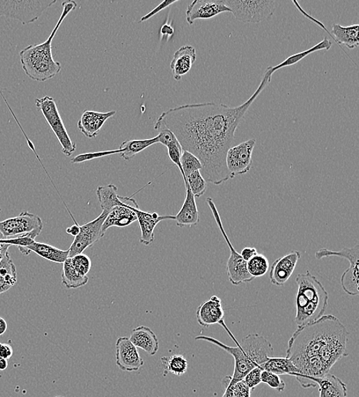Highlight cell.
Listing matches in <instances>:
<instances>
[{
  "instance_id": "74e56055",
  "label": "cell",
  "mask_w": 359,
  "mask_h": 397,
  "mask_svg": "<svg viewBox=\"0 0 359 397\" xmlns=\"http://www.w3.org/2000/svg\"><path fill=\"white\" fill-rule=\"evenodd\" d=\"M71 266L80 276H87L89 273L92 262L90 257L85 254H79L69 257Z\"/></svg>"
},
{
  "instance_id": "d590c367",
  "label": "cell",
  "mask_w": 359,
  "mask_h": 397,
  "mask_svg": "<svg viewBox=\"0 0 359 397\" xmlns=\"http://www.w3.org/2000/svg\"><path fill=\"white\" fill-rule=\"evenodd\" d=\"M186 183L195 197H200L207 192V182L204 179L200 171L189 174Z\"/></svg>"
},
{
  "instance_id": "7a4b0ae2",
  "label": "cell",
  "mask_w": 359,
  "mask_h": 397,
  "mask_svg": "<svg viewBox=\"0 0 359 397\" xmlns=\"http://www.w3.org/2000/svg\"><path fill=\"white\" fill-rule=\"evenodd\" d=\"M349 332L339 318L324 315L298 327L288 342L287 358L298 371L292 373L303 388L316 387L315 378L325 376L336 362L348 356Z\"/></svg>"
},
{
  "instance_id": "7c38bea8",
  "label": "cell",
  "mask_w": 359,
  "mask_h": 397,
  "mask_svg": "<svg viewBox=\"0 0 359 397\" xmlns=\"http://www.w3.org/2000/svg\"><path fill=\"white\" fill-rule=\"evenodd\" d=\"M256 139L252 138L231 147L226 154V166L232 179L238 175H243L250 172L252 167V154L256 145Z\"/></svg>"
},
{
  "instance_id": "9a60e30c",
  "label": "cell",
  "mask_w": 359,
  "mask_h": 397,
  "mask_svg": "<svg viewBox=\"0 0 359 397\" xmlns=\"http://www.w3.org/2000/svg\"><path fill=\"white\" fill-rule=\"evenodd\" d=\"M225 12H231L225 0H195L187 7L186 20L192 26L196 20L210 19Z\"/></svg>"
},
{
  "instance_id": "7bdbcfd3",
  "label": "cell",
  "mask_w": 359,
  "mask_h": 397,
  "mask_svg": "<svg viewBox=\"0 0 359 397\" xmlns=\"http://www.w3.org/2000/svg\"><path fill=\"white\" fill-rule=\"evenodd\" d=\"M177 2L178 0H165V1L161 3L159 6H157L155 9H153L148 14H146V16L143 17L140 21V23H143V21L149 20L150 18L155 16V15L159 13L160 11H163L164 10L166 9L167 7L170 6L171 5Z\"/></svg>"
},
{
  "instance_id": "484cf974",
  "label": "cell",
  "mask_w": 359,
  "mask_h": 397,
  "mask_svg": "<svg viewBox=\"0 0 359 397\" xmlns=\"http://www.w3.org/2000/svg\"><path fill=\"white\" fill-rule=\"evenodd\" d=\"M313 382L319 387V397H347V385L333 374L329 373Z\"/></svg>"
},
{
  "instance_id": "816d5d0a",
  "label": "cell",
  "mask_w": 359,
  "mask_h": 397,
  "mask_svg": "<svg viewBox=\"0 0 359 397\" xmlns=\"http://www.w3.org/2000/svg\"><path fill=\"white\" fill-rule=\"evenodd\" d=\"M57 397H62V396H57Z\"/></svg>"
},
{
  "instance_id": "ab89813d",
  "label": "cell",
  "mask_w": 359,
  "mask_h": 397,
  "mask_svg": "<svg viewBox=\"0 0 359 397\" xmlns=\"http://www.w3.org/2000/svg\"><path fill=\"white\" fill-rule=\"evenodd\" d=\"M261 382L276 389L278 392H283L286 387L284 381L280 378L279 375L266 371H262L261 372Z\"/></svg>"
},
{
  "instance_id": "f6af8a7d",
  "label": "cell",
  "mask_w": 359,
  "mask_h": 397,
  "mask_svg": "<svg viewBox=\"0 0 359 397\" xmlns=\"http://www.w3.org/2000/svg\"><path fill=\"white\" fill-rule=\"evenodd\" d=\"M258 253L255 248L246 247L243 249L240 255L243 257V259L247 262L252 257Z\"/></svg>"
},
{
  "instance_id": "52a82bcc",
  "label": "cell",
  "mask_w": 359,
  "mask_h": 397,
  "mask_svg": "<svg viewBox=\"0 0 359 397\" xmlns=\"http://www.w3.org/2000/svg\"><path fill=\"white\" fill-rule=\"evenodd\" d=\"M207 202L211 211L212 215H213L215 218L218 229L221 231L227 246H228L230 250V257L226 264V270L227 274H228L229 281L234 286H239L241 284L252 282L254 278L249 274L247 268V261H245L240 253L234 249L228 235H227L221 216L219 215V212L216 208L213 198L208 197L207 198Z\"/></svg>"
},
{
  "instance_id": "f1b7e54d",
  "label": "cell",
  "mask_w": 359,
  "mask_h": 397,
  "mask_svg": "<svg viewBox=\"0 0 359 397\" xmlns=\"http://www.w3.org/2000/svg\"><path fill=\"white\" fill-rule=\"evenodd\" d=\"M159 143V136L148 139H141V140H127L124 141L120 146L121 157L126 160H130L134 158L137 154L141 153L150 146Z\"/></svg>"
},
{
  "instance_id": "f35d334b",
  "label": "cell",
  "mask_w": 359,
  "mask_h": 397,
  "mask_svg": "<svg viewBox=\"0 0 359 397\" xmlns=\"http://www.w3.org/2000/svg\"><path fill=\"white\" fill-rule=\"evenodd\" d=\"M121 151L120 149L117 150H110V151H103L98 152H90L78 154L75 158L71 160L72 164H80L86 163V161L91 160L94 159H98L100 158H104L110 156H113V154H121Z\"/></svg>"
},
{
  "instance_id": "ee69618b",
  "label": "cell",
  "mask_w": 359,
  "mask_h": 397,
  "mask_svg": "<svg viewBox=\"0 0 359 397\" xmlns=\"http://www.w3.org/2000/svg\"><path fill=\"white\" fill-rule=\"evenodd\" d=\"M13 354V350L10 344L0 343V358H4L8 361Z\"/></svg>"
},
{
  "instance_id": "bcb514c9",
  "label": "cell",
  "mask_w": 359,
  "mask_h": 397,
  "mask_svg": "<svg viewBox=\"0 0 359 397\" xmlns=\"http://www.w3.org/2000/svg\"><path fill=\"white\" fill-rule=\"evenodd\" d=\"M160 33L163 36L171 37L174 34V28L171 25L166 24L160 28Z\"/></svg>"
},
{
  "instance_id": "44dd1931",
  "label": "cell",
  "mask_w": 359,
  "mask_h": 397,
  "mask_svg": "<svg viewBox=\"0 0 359 397\" xmlns=\"http://www.w3.org/2000/svg\"><path fill=\"white\" fill-rule=\"evenodd\" d=\"M186 194L185 201L177 216H175V223L178 227H192L199 224L200 221V212L198 210L195 197L190 190L188 183H185Z\"/></svg>"
},
{
  "instance_id": "ba28073f",
  "label": "cell",
  "mask_w": 359,
  "mask_h": 397,
  "mask_svg": "<svg viewBox=\"0 0 359 397\" xmlns=\"http://www.w3.org/2000/svg\"><path fill=\"white\" fill-rule=\"evenodd\" d=\"M37 107L49 126L53 131L58 142L62 145V151L66 157H71L76 150V144L71 141L67 129H66L55 100L49 95L35 100Z\"/></svg>"
},
{
  "instance_id": "4fadbf2b",
  "label": "cell",
  "mask_w": 359,
  "mask_h": 397,
  "mask_svg": "<svg viewBox=\"0 0 359 397\" xmlns=\"http://www.w3.org/2000/svg\"><path fill=\"white\" fill-rule=\"evenodd\" d=\"M43 223L40 216L27 211L18 216L0 221V234L4 239H12L36 230L42 231Z\"/></svg>"
},
{
  "instance_id": "9c48e42d",
  "label": "cell",
  "mask_w": 359,
  "mask_h": 397,
  "mask_svg": "<svg viewBox=\"0 0 359 397\" xmlns=\"http://www.w3.org/2000/svg\"><path fill=\"white\" fill-rule=\"evenodd\" d=\"M234 18L245 24H260L272 17L277 2L265 0H225Z\"/></svg>"
},
{
  "instance_id": "681fc988",
  "label": "cell",
  "mask_w": 359,
  "mask_h": 397,
  "mask_svg": "<svg viewBox=\"0 0 359 397\" xmlns=\"http://www.w3.org/2000/svg\"><path fill=\"white\" fill-rule=\"evenodd\" d=\"M8 367V361L4 358H0V371H3Z\"/></svg>"
},
{
  "instance_id": "603a6c76",
  "label": "cell",
  "mask_w": 359,
  "mask_h": 397,
  "mask_svg": "<svg viewBox=\"0 0 359 397\" xmlns=\"http://www.w3.org/2000/svg\"><path fill=\"white\" fill-rule=\"evenodd\" d=\"M97 196L102 211L110 212L116 207H130V203H137L133 198L117 194V187L112 185L98 187Z\"/></svg>"
},
{
  "instance_id": "d6a6232c",
  "label": "cell",
  "mask_w": 359,
  "mask_h": 397,
  "mask_svg": "<svg viewBox=\"0 0 359 397\" xmlns=\"http://www.w3.org/2000/svg\"><path fill=\"white\" fill-rule=\"evenodd\" d=\"M166 373H172L177 376L186 373L189 363L186 358L182 355H173L161 358Z\"/></svg>"
},
{
  "instance_id": "2e32d148",
  "label": "cell",
  "mask_w": 359,
  "mask_h": 397,
  "mask_svg": "<svg viewBox=\"0 0 359 397\" xmlns=\"http://www.w3.org/2000/svg\"><path fill=\"white\" fill-rule=\"evenodd\" d=\"M301 253L292 251L280 259H277L271 266L270 271V283L277 286H283L294 274Z\"/></svg>"
},
{
  "instance_id": "5b68a950",
  "label": "cell",
  "mask_w": 359,
  "mask_h": 397,
  "mask_svg": "<svg viewBox=\"0 0 359 397\" xmlns=\"http://www.w3.org/2000/svg\"><path fill=\"white\" fill-rule=\"evenodd\" d=\"M295 322L298 327L318 320L328 306L329 294L324 285L309 270L296 277Z\"/></svg>"
},
{
  "instance_id": "f546056e",
  "label": "cell",
  "mask_w": 359,
  "mask_h": 397,
  "mask_svg": "<svg viewBox=\"0 0 359 397\" xmlns=\"http://www.w3.org/2000/svg\"><path fill=\"white\" fill-rule=\"evenodd\" d=\"M262 371H269L277 375H291L297 373L296 366L289 358L270 357L268 361L260 366Z\"/></svg>"
},
{
  "instance_id": "c3c4849f",
  "label": "cell",
  "mask_w": 359,
  "mask_h": 397,
  "mask_svg": "<svg viewBox=\"0 0 359 397\" xmlns=\"http://www.w3.org/2000/svg\"><path fill=\"white\" fill-rule=\"evenodd\" d=\"M7 330V322L6 321L2 318L0 317V336L3 335Z\"/></svg>"
},
{
  "instance_id": "cb8c5ba5",
  "label": "cell",
  "mask_w": 359,
  "mask_h": 397,
  "mask_svg": "<svg viewBox=\"0 0 359 397\" xmlns=\"http://www.w3.org/2000/svg\"><path fill=\"white\" fill-rule=\"evenodd\" d=\"M129 339L137 348L141 349L150 356H155L159 351L158 338L149 327L141 326L134 329Z\"/></svg>"
},
{
  "instance_id": "83f0119b",
  "label": "cell",
  "mask_w": 359,
  "mask_h": 397,
  "mask_svg": "<svg viewBox=\"0 0 359 397\" xmlns=\"http://www.w3.org/2000/svg\"><path fill=\"white\" fill-rule=\"evenodd\" d=\"M18 281L17 272L10 255L7 252L0 261V294L10 290Z\"/></svg>"
},
{
  "instance_id": "d6986e66",
  "label": "cell",
  "mask_w": 359,
  "mask_h": 397,
  "mask_svg": "<svg viewBox=\"0 0 359 397\" xmlns=\"http://www.w3.org/2000/svg\"><path fill=\"white\" fill-rule=\"evenodd\" d=\"M137 221L141 230V243L143 246H150L154 241V230L155 228L164 220L175 219V216H159L157 212H148L140 209L134 210Z\"/></svg>"
},
{
  "instance_id": "3957f363",
  "label": "cell",
  "mask_w": 359,
  "mask_h": 397,
  "mask_svg": "<svg viewBox=\"0 0 359 397\" xmlns=\"http://www.w3.org/2000/svg\"><path fill=\"white\" fill-rule=\"evenodd\" d=\"M226 332L236 343V347H229L214 338L205 335L195 337L196 341H207L216 345L229 353L234 360V369L231 377L224 378L226 387L231 386L243 380L246 374L256 367H260L272 357L274 347L271 343L260 334H249L244 338L241 343L236 340L228 327L225 326Z\"/></svg>"
},
{
  "instance_id": "1f68e13d",
  "label": "cell",
  "mask_w": 359,
  "mask_h": 397,
  "mask_svg": "<svg viewBox=\"0 0 359 397\" xmlns=\"http://www.w3.org/2000/svg\"><path fill=\"white\" fill-rule=\"evenodd\" d=\"M332 46L333 43L331 41L327 38H325L324 40L318 43L317 45L312 47L311 48L302 51V53L290 56L280 64L275 66V67H271V70L275 73L277 70L286 67H290V66L296 64L299 62L302 61L303 59H304L308 55H310L314 53H317V51L322 50H329L331 48Z\"/></svg>"
},
{
  "instance_id": "30bf717a",
  "label": "cell",
  "mask_w": 359,
  "mask_h": 397,
  "mask_svg": "<svg viewBox=\"0 0 359 397\" xmlns=\"http://www.w3.org/2000/svg\"><path fill=\"white\" fill-rule=\"evenodd\" d=\"M318 260L325 257H340L349 262V268L344 272L341 277V286L344 291L349 296H358V264H359V245L356 244L351 248H344L340 251H332L326 248H321L315 253Z\"/></svg>"
},
{
  "instance_id": "d4e9b609",
  "label": "cell",
  "mask_w": 359,
  "mask_h": 397,
  "mask_svg": "<svg viewBox=\"0 0 359 397\" xmlns=\"http://www.w3.org/2000/svg\"><path fill=\"white\" fill-rule=\"evenodd\" d=\"M136 208L133 205L130 207H116L109 212L104 224L102 226V232L105 234L110 228L127 227L137 221V217L134 211Z\"/></svg>"
},
{
  "instance_id": "8d00e7d4",
  "label": "cell",
  "mask_w": 359,
  "mask_h": 397,
  "mask_svg": "<svg viewBox=\"0 0 359 397\" xmlns=\"http://www.w3.org/2000/svg\"><path fill=\"white\" fill-rule=\"evenodd\" d=\"M180 163L186 178L189 174L197 171H201L202 168L199 158L195 156L191 152L187 151L182 150Z\"/></svg>"
},
{
  "instance_id": "836d02e7",
  "label": "cell",
  "mask_w": 359,
  "mask_h": 397,
  "mask_svg": "<svg viewBox=\"0 0 359 397\" xmlns=\"http://www.w3.org/2000/svg\"><path fill=\"white\" fill-rule=\"evenodd\" d=\"M35 239L33 233H28L12 239H0V261H2L5 254L8 252L10 246L26 247L30 246L35 241Z\"/></svg>"
},
{
  "instance_id": "60d3db41",
  "label": "cell",
  "mask_w": 359,
  "mask_h": 397,
  "mask_svg": "<svg viewBox=\"0 0 359 397\" xmlns=\"http://www.w3.org/2000/svg\"><path fill=\"white\" fill-rule=\"evenodd\" d=\"M251 392L252 389L241 380L231 386L226 387L223 397H251Z\"/></svg>"
},
{
  "instance_id": "ffe728a7",
  "label": "cell",
  "mask_w": 359,
  "mask_h": 397,
  "mask_svg": "<svg viewBox=\"0 0 359 397\" xmlns=\"http://www.w3.org/2000/svg\"><path fill=\"white\" fill-rule=\"evenodd\" d=\"M196 61V50L191 46L181 47L175 51L170 64V68L175 80L180 82L183 76L192 69Z\"/></svg>"
},
{
  "instance_id": "e0dca14e",
  "label": "cell",
  "mask_w": 359,
  "mask_h": 397,
  "mask_svg": "<svg viewBox=\"0 0 359 397\" xmlns=\"http://www.w3.org/2000/svg\"><path fill=\"white\" fill-rule=\"evenodd\" d=\"M224 317L222 299L217 296H212L197 308V322L203 328L216 324L221 326L225 322Z\"/></svg>"
},
{
  "instance_id": "7402d4cb",
  "label": "cell",
  "mask_w": 359,
  "mask_h": 397,
  "mask_svg": "<svg viewBox=\"0 0 359 397\" xmlns=\"http://www.w3.org/2000/svg\"><path fill=\"white\" fill-rule=\"evenodd\" d=\"M18 248L19 252L24 255H28L31 252H34L44 259L57 264H63L69 257V249L63 251V250L53 246L41 243V242L35 241L30 246L18 247Z\"/></svg>"
},
{
  "instance_id": "4316f807",
  "label": "cell",
  "mask_w": 359,
  "mask_h": 397,
  "mask_svg": "<svg viewBox=\"0 0 359 397\" xmlns=\"http://www.w3.org/2000/svg\"><path fill=\"white\" fill-rule=\"evenodd\" d=\"M358 31V25L342 26L340 24H334L331 35L339 45L345 46L351 50L356 48L359 45Z\"/></svg>"
},
{
  "instance_id": "4dcf8cb0",
  "label": "cell",
  "mask_w": 359,
  "mask_h": 397,
  "mask_svg": "<svg viewBox=\"0 0 359 397\" xmlns=\"http://www.w3.org/2000/svg\"><path fill=\"white\" fill-rule=\"evenodd\" d=\"M89 281V277L80 276L72 267L69 257L63 263L62 283L66 288L78 289L86 285Z\"/></svg>"
},
{
  "instance_id": "f907efd6",
  "label": "cell",
  "mask_w": 359,
  "mask_h": 397,
  "mask_svg": "<svg viewBox=\"0 0 359 397\" xmlns=\"http://www.w3.org/2000/svg\"><path fill=\"white\" fill-rule=\"evenodd\" d=\"M4 239V238L2 237L1 234H0V239Z\"/></svg>"
},
{
  "instance_id": "ac0fdd59",
  "label": "cell",
  "mask_w": 359,
  "mask_h": 397,
  "mask_svg": "<svg viewBox=\"0 0 359 397\" xmlns=\"http://www.w3.org/2000/svg\"><path fill=\"white\" fill-rule=\"evenodd\" d=\"M115 114V111L100 113L85 110L78 122V128L85 137L96 138L105 123Z\"/></svg>"
},
{
  "instance_id": "7dc6e473",
  "label": "cell",
  "mask_w": 359,
  "mask_h": 397,
  "mask_svg": "<svg viewBox=\"0 0 359 397\" xmlns=\"http://www.w3.org/2000/svg\"><path fill=\"white\" fill-rule=\"evenodd\" d=\"M80 232V225H73L71 227L68 228L67 230H66V232H67L68 234L72 235V237H77V235Z\"/></svg>"
},
{
  "instance_id": "e575fe53",
  "label": "cell",
  "mask_w": 359,
  "mask_h": 397,
  "mask_svg": "<svg viewBox=\"0 0 359 397\" xmlns=\"http://www.w3.org/2000/svg\"><path fill=\"white\" fill-rule=\"evenodd\" d=\"M247 268L254 278L265 276L269 270V261L263 255L256 254L247 262Z\"/></svg>"
},
{
  "instance_id": "5bb4252c",
  "label": "cell",
  "mask_w": 359,
  "mask_h": 397,
  "mask_svg": "<svg viewBox=\"0 0 359 397\" xmlns=\"http://www.w3.org/2000/svg\"><path fill=\"white\" fill-rule=\"evenodd\" d=\"M116 364L123 371H138L144 361L138 349L128 337H120L116 342Z\"/></svg>"
},
{
  "instance_id": "6da1fadb",
  "label": "cell",
  "mask_w": 359,
  "mask_h": 397,
  "mask_svg": "<svg viewBox=\"0 0 359 397\" xmlns=\"http://www.w3.org/2000/svg\"><path fill=\"white\" fill-rule=\"evenodd\" d=\"M274 73L270 66L258 89L239 107H230L216 102L180 106L161 114L154 129L171 131L182 150L199 158L202 166L200 172L205 181L221 185L232 179L226 166V154L231 148L239 124L270 83Z\"/></svg>"
},
{
  "instance_id": "8fae6325",
  "label": "cell",
  "mask_w": 359,
  "mask_h": 397,
  "mask_svg": "<svg viewBox=\"0 0 359 397\" xmlns=\"http://www.w3.org/2000/svg\"><path fill=\"white\" fill-rule=\"evenodd\" d=\"M108 213V212L102 211L98 218L83 225H80V232L69 249V257L82 254L87 248L92 246L102 237H104L105 233L102 232V226Z\"/></svg>"
},
{
  "instance_id": "8992f818",
  "label": "cell",
  "mask_w": 359,
  "mask_h": 397,
  "mask_svg": "<svg viewBox=\"0 0 359 397\" xmlns=\"http://www.w3.org/2000/svg\"><path fill=\"white\" fill-rule=\"evenodd\" d=\"M56 0H0V17L19 21L23 25L35 23Z\"/></svg>"
},
{
  "instance_id": "b9f144b4",
  "label": "cell",
  "mask_w": 359,
  "mask_h": 397,
  "mask_svg": "<svg viewBox=\"0 0 359 397\" xmlns=\"http://www.w3.org/2000/svg\"><path fill=\"white\" fill-rule=\"evenodd\" d=\"M261 367H256L246 374L243 382L249 389H253L261 383Z\"/></svg>"
},
{
  "instance_id": "277c9868",
  "label": "cell",
  "mask_w": 359,
  "mask_h": 397,
  "mask_svg": "<svg viewBox=\"0 0 359 397\" xmlns=\"http://www.w3.org/2000/svg\"><path fill=\"white\" fill-rule=\"evenodd\" d=\"M63 11L48 39L39 45H30L19 53L20 62L26 75L35 82H45L54 78L62 70L61 63L54 60L51 43L68 15L77 8L73 0L62 3Z\"/></svg>"
}]
</instances>
